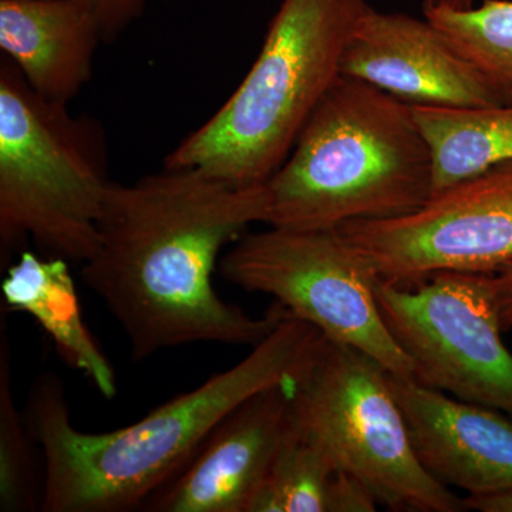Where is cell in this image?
<instances>
[{
  "mask_svg": "<svg viewBox=\"0 0 512 512\" xmlns=\"http://www.w3.org/2000/svg\"><path fill=\"white\" fill-rule=\"evenodd\" d=\"M464 510L480 512H512V488L480 495H467Z\"/></svg>",
  "mask_w": 512,
  "mask_h": 512,
  "instance_id": "22",
  "label": "cell"
},
{
  "mask_svg": "<svg viewBox=\"0 0 512 512\" xmlns=\"http://www.w3.org/2000/svg\"><path fill=\"white\" fill-rule=\"evenodd\" d=\"M474 2L476 0H424V5L433 6V8L468 10L474 8Z\"/></svg>",
  "mask_w": 512,
  "mask_h": 512,
  "instance_id": "23",
  "label": "cell"
},
{
  "mask_svg": "<svg viewBox=\"0 0 512 512\" xmlns=\"http://www.w3.org/2000/svg\"><path fill=\"white\" fill-rule=\"evenodd\" d=\"M322 340L316 326L286 312L237 365L109 433L77 430L63 382L43 375L30 390L25 414L45 457L40 511L121 512L146 504L239 404L298 379Z\"/></svg>",
  "mask_w": 512,
  "mask_h": 512,
  "instance_id": "2",
  "label": "cell"
},
{
  "mask_svg": "<svg viewBox=\"0 0 512 512\" xmlns=\"http://www.w3.org/2000/svg\"><path fill=\"white\" fill-rule=\"evenodd\" d=\"M412 109L430 148L433 195L512 164V103Z\"/></svg>",
  "mask_w": 512,
  "mask_h": 512,
  "instance_id": "15",
  "label": "cell"
},
{
  "mask_svg": "<svg viewBox=\"0 0 512 512\" xmlns=\"http://www.w3.org/2000/svg\"><path fill=\"white\" fill-rule=\"evenodd\" d=\"M493 289L498 316L505 330L512 329V261L493 274Z\"/></svg>",
  "mask_w": 512,
  "mask_h": 512,
  "instance_id": "21",
  "label": "cell"
},
{
  "mask_svg": "<svg viewBox=\"0 0 512 512\" xmlns=\"http://www.w3.org/2000/svg\"><path fill=\"white\" fill-rule=\"evenodd\" d=\"M2 295V305L32 316L64 362L87 376L104 399L116 396V373L84 322L69 261L22 252L6 272Z\"/></svg>",
  "mask_w": 512,
  "mask_h": 512,
  "instance_id": "14",
  "label": "cell"
},
{
  "mask_svg": "<svg viewBox=\"0 0 512 512\" xmlns=\"http://www.w3.org/2000/svg\"><path fill=\"white\" fill-rule=\"evenodd\" d=\"M377 360L323 336L292 387V423L340 471L367 485L393 511L458 512L463 500L431 476Z\"/></svg>",
  "mask_w": 512,
  "mask_h": 512,
  "instance_id": "6",
  "label": "cell"
},
{
  "mask_svg": "<svg viewBox=\"0 0 512 512\" xmlns=\"http://www.w3.org/2000/svg\"><path fill=\"white\" fill-rule=\"evenodd\" d=\"M12 357L2 315L0 332V511L40 510L42 491L37 485L35 443L26 417L19 413L12 393Z\"/></svg>",
  "mask_w": 512,
  "mask_h": 512,
  "instance_id": "18",
  "label": "cell"
},
{
  "mask_svg": "<svg viewBox=\"0 0 512 512\" xmlns=\"http://www.w3.org/2000/svg\"><path fill=\"white\" fill-rule=\"evenodd\" d=\"M414 450L446 487L468 495L512 488V421L498 410L451 397L412 376L389 373Z\"/></svg>",
  "mask_w": 512,
  "mask_h": 512,
  "instance_id": "12",
  "label": "cell"
},
{
  "mask_svg": "<svg viewBox=\"0 0 512 512\" xmlns=\"http://www.w3.org/2000/svg\"><path fill=\"white\" fill-rule=\"evenodd\" d=\"M424 18L512 103V0H484L468 10L424 5Z\"/></svg>",
  "mask_w": 512,
  "mask_h": 512,
  "instance_id": "16",
  "label": "cell"
},
{
  "mask_svg": "<svg viewBox=\"0 0 512 512\" xmlns=\"http://www.w3.org/2000/svg\"><path fill=\"white\" fill-rule=\"evenodd\" d=\"M338 471L328 454L292 423L248 512H329Z\"/></svg>",
  "mask_w": 512,
  "mask_h": 512,
  "instance_id": "17",
  "label": "cell"
},
{
  "mask_svg": "<svg viewBox=\"0 0 512 512\" xmlns=\"http://www.w3.org/2000/svg\"><path fill=\"white\" fill-rule=\"evenodd\" d=\"M96 13L104 40L119 35L143 10L144 0H83Z\"/></svg>",
  "mask_w": 512,
  "mask_h": 512,
  "instance_id": "20",
  "label": "cell"
},
{
  "mask_svg": "<svg viewBox=\"0 0 512 512\" xmlns=\"http://www.w3.org/2000/svg\"><path fill=\"white\" fill-rule=\"evenodd\" d=\"M340 76L409 104L481 107L504 104L493 87L430 20L367 6L352 30Z\"/></svg>",
  "mask_w": 512,
  "mask_h": 512,
  "instance_id": "10",
  "label": "cell"
},
{
  "mask_svg": "<svg viewBox=\"0 0 512 512\" xmlns=\"http://www.w3.org/2000/svg\"><path fill=\"white\" fill-rule=\"evenodd\" d=\"M229 284L272 296L289 315L323 336L373 357L392 375L414 377L410 356L384 322L379 276L339 229L249 234L220 262Z\"/></svg>",
  "mask_w": 512,
  "mask_h": 512,
  "instance_id": "7",
  "label": "cell"
},
{
  "mask_svg": "<svg viewBox=\"0 0 512 512\" xmlns=\"http://www.w3.org/2000/svg\"><path fill=\"white\" fill-rule=\"evenodd\" d=\"M265 185L269 227L338 229L426 204L433 161L412 104L340 76Z\"/></svg>",
  "mask_w": 512,
  "mask_h": 512,
  "instance_id": "3",
  "label": "cell"
},
{
  "mask_svg": "<svg viewBox=\"0 0 512 512\" xmlns=\"http://www.w3.org/2000/svg\"><path fill=\"white\" fill-rule=\"evenodd\" d=\"M375 495L359 478L338 471L333 483L329 512H373L377 510Z\"/></svg>",
  "mask_w": 512,
  "mask_h": 512,
  "instance_id": "19",
  "label": "cell"
},
{
  "mask_svg": "<svg viewBox=\"0 0 512 512\" xmlns=\"http://www.w3.org/2000/svg\"><path fill=\"white\" fill-rule=\"evenodd\" d=\"M103 137L66 104L43 99L9 59L0 64L2 258L25 238L49 256L86 262L99 244L110 181Z\"/></svg>",
  "mask_w": 512,
  "mask_h": 512,
  "instance_id": "5",
  "label": "cell"
},
{
  "mask_svg": "<svg viewBox=\"0 0 512 512\" xmlns=\"http://www.w3.org/2000/svg\"><path fill=\"white\" fill-rule=\"evenodd\" d=\"M338 229L392 284L440 272L494 274L512 261V164L437 192L409 214Z\"/></svg>",
  "mask_w": 512,
  "mask_h": 512,
  "instance_id": "9",
  "label": "cell"
},
{
  "mask_svg": "<svg viewBox=\"0 0 512 512\" xmlns=\"http://www.w3.org/2000/svg\"><path fill=\"white\" fill-rule=\"evenodd\" d=\"M365 0H284L244 82L165 167L198 168L238 187L264 185L340 77Z\"/></svg>",
  "mask_w": 512,
  "mask_h": 512,
  "instance_id": "4",
  "label": "cell"
},
{
  "mask_svg": "<svg viewBox=\"0 0 512 512\" xmlns=\"http://www.w3.org/2000/svg\"><path fill=\"white\" fill-rule=\"evenodd\" d=\"M293 382L249 397L147 501L156 512H248L292 430Z\"/></svg>",
  "mask_w": 512,
  "mask_h": 512,
  "instance_id": "11",
  "label": "cell"
},
{
  "mask_svg": "<svg viewBox=\"0 0 512 512\" xmlns=\"http://www.w3.org/2000/svg\"><path fill=\"white\" fill-rule=\"evenodd\" d=\"M268 208L265 184L238 187L198 168L110 183L82 279L126 333L134 360L192 343L255 346L274 330L286 313L278 302L254 318L212 284L222 249L266 224Z\"/></svg>",
  "mask_w": 512,
  "mask_h": 512,
  "instance_id": "1",
  "label": "cell"
},
{
  "mask_svg": "<svg viewBox=\"0 0 512 512\" xmlns=\"http://www.w3.org/2000/svg\"><path fill=\"white\" fill-rule=\"evenodd\" d=\"M104 40L83 0H0V49L43 99L67 104L92 77Z\"/></svg>",
  "mask_w": 512,
  "mask_h": 512,
  "instance_id": "13",
  "label": "cell"
},
{
  "mask_svg": "<svg viewBox=\"0 0 512 512\" xmlns=\"http://www.w3.org/2000/svg\"><path fill=\"white\" fill-rule=\"evenodd\" d=\"M384 322L410 356L414 379L512 416V355L493 274L440 272L409 285L377 278Z\"/></svg>",
  "mask_w": 512,
  "mask_h": 512,
  "instance_id": "8",
  "label": "cell"
}]
</instances>
